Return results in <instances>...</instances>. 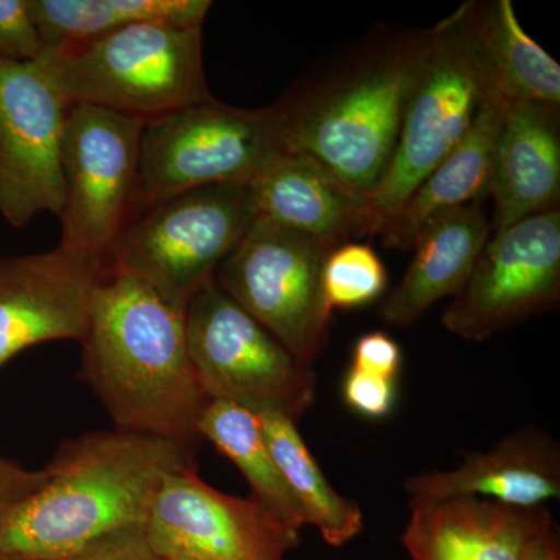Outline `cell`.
I'll list each match as a JSON object with an SVG mask.
<instances>
[{
  "instance_id": "3957f363",
  "label": "cell",
  "mask_w": 560,
  "mask_h": 560,
  "mask_svg": "<svg viewBox=\"0 0 560 560\" xmlns=\"http://www.w3.org/2000/svg\"><path fill=\"white\" fill-rule=\"evenodd\" d=\"M80 345L81 377L116 429L195 448L210 400L190 361L183 311L142 280L105 270Z\"/></svg>"
},
{
  "instance_id": "9c48e42d",
  "label": "cell",
  "mask_w": 560,
  "mask_h": 560,
  "mask_svg": "<svg viewBox=\"0 0 560 560\" xmlns=\"http://www.w3.org/2000/svg\"><path fill=\"white\" fill-rule=\"evenodd\" d=\"M326 243L257 215L215 272L217 285L312 366L329 340L323 270Z\"/></svg>"
},
{
  "instance_id": "603a6c76",
  "label": "cell",
  "mask_w": 560,
  "mask_h": 560,
  "mask_svg": "<svg viewBox=\"0 0 560 560\" xmlns=\"http://www.w3.org/2000/svg\"><path fill=\"white\" fill-rule=\"evenodd\" d=\"M261 430L283 480L300 503L307 525L330 547H345L363 530V512L324 477L296 422L278 412L259 415Z\"/></svg>"
},
{
  "instance_id": "7c38bea8",
  "label": "cell",
  "mask_w": 560,
  "mask_h": 560,
  "mask_svg": "<svg viewBox=\"0 0 560 560\" xmlns=\"http://www.w3.org/2000/svg\"><path fill=\"white\" fill-rule=\"evenodd\" d=\"M70 103L44 61H0V215L24 228L60 217L61 153Z\"/></svg>"
},
{
  "instance_id": "e0dca14e",
  "label": "cell",
  "mask_w": 560,
  "mask_h": 560,
  "mask_svg": "<svg viewBox=\"0 0 560 560\" xmlns=\"http://www.w3.org/2000/svg\"><path fill=\"white\" fill-rule=\"evenodd\" d=\"M550 512L458 497L410 501L401 544L411 560H525Z\"/></svg>"
},
{
  "instance_id": "ba28073f",
  "label": "cell",
  "mask_w": 560,
  "mask_h": 560,
  "mask_svg": "<svg viewBox=\"0 0 560 560\" xmlns=\"http://www.w3.org/2000/svg\"><path fill=\"white\" fill-rule=\"evenodd\" d=\"M187 350L209 400L296 422L315 404L316 375L217 285L202 287L184 312Z\"/></svg>"
},
{
  "instance_id": "8992f818",
  "label": "cell",
  "mask_w": 560,
  "mask_h": 560,
  "mask_svg": "<svg viewBox=\"0 0 560 560\" xmlns=\"http://www.w3.org/2000/svg\"><path fill=\"white\" fill-rule=\"evenodd\" d=\"M257 219L253 186L183 191L140 212L110 249L106 270L124 272L186 312Z\"/></svg>"
},
{
  "instance_id": "ac0fdd59",
  "label": "cell",
  "mask_w": 560,
  "mask_h": 560,
  "mask_svg": "<svg viewBox=\"0 0 560 560\" xmlns=\"http://www.w3.org/2000/svg\"><path fill=\"white\" fill-rule=\"evenodd\" d=\"M492 234L486 201L445 213L427 226L404 278L382 302L378 315L394 327H411L436 302L455 298L469 280Z\"/></svg>"
},
{
  "instance_id": "cb8c5ba5",
  "label": "cell",
  "mask_w": 560,
  "mask_h": 560,
  "mask_svg": "<svg viewBox=\"0 0 560 560\" xmlns=\"http://www.w3.org/2000/svg\"><path fill=\"white\" fill-rule=\"evenodd\" d=\"M198 433L242 471L250 495L261 501L291 528L307 525L300 503L283 480L265 440L259 415L223 400H210Z\"/></svg>"
},
{
  "instance_id": "7402d4cb",
  "label": "cell",
  "mask_w": 560,
  "mask_h": 560,
  "mask_svg": "<svg viewBox=\"0 0 560 560\" xmlns=\"http://www.w3.org/2000/svg\"><path fill=\"white\" fill-rule=\"evenodd\" d=\"M478 35L500 98L560 106L559 62L525 32L511 0L480 2Z\"/></svg>"
},
{
  "instance_id": "d6986e66",
  "label": "cell",
  "mask_w": 560,
  "mask_h": 560,
  "mask_svg": "<svg viewBox=\"0 0 560 560\" xmlns=\"http://www.w3.org/2000/svg\"><path fill=\"white\" fill-rule=\"evenodd\" d=\"M253 190L257 215L331 248L363 237L366 200L308 154L285 151Z\"/></svg>"
},
{
  "instance_id": "4dcf8cb0",
  "label": "cell",
  "mask_w": 560,
  "mask_h": 560,
  "mask_svg": "<svg viewBox=\"0 0 560 560\" xmlns=\"http://www.w3.org/2000/svg\"><path fill=\"white\" fill-rule=\"evenodd\" d=\"M525 560H560L558 530L551 517L534 534Z\"/></svg>"
},
{
  "instance_id": "277c9868",
  "label": "cell",
  "mask_w": 560,
  "mask_h": 560,
  "mask_svg": "<svg viewBox=\"0 0 560 560\" xmlns=\"http://www.w3.org/2000/svg\"><path fill=\"white\" fill-rule=\"evenodd\" d=\"M478 5L463 3L429 28L393 160L366 200L363 237L381 234L419 184L466 138L485 102L497 95L478 35Z\"/></svg>"
},
{
  "instance_id": "7a4b0ae2",
  "label": "cell",
  "mask_w": 560,
  "mask_h": 560,
  "mask_svg": "<svg viewBox=\"0 0 560 560\" xmlns=\"http://www.w3.org/2000/svg\"><path fill=\"white\" fill-rule=\"evenodd\" d=\"M429 31L378 27L275 103L285 151L368 200L388 172Z\"/></svg>"
},
{
  "instance_id": "44dd1931",
  "label": "cell",
  "mask_w": 560,
  "mask_h": 560,
  "mask_svg": "<svg viewBox=\"0 0 560 560\" xmlns=\"http://www.w3.org/2000/svg\"><path fill=\"white\" fill-rule=\"evenodd\" d=\"M44 50L102 38L136 24L202 27L209 0H27Z\"/></svg>"
},
{
  "instance_id": "52a82bcc",
  "label": "cell",
  "mask_w": 560,
  "mask_h": 560,
  "mask_svg": "<svg viewBox=\"0 0 560 560\" xmlns=\"http://www.w3.org/2000/svg\"><path fill=\"white\" fill-rule=\"evenodd\" d=\"M283 153L275 105L242 109L212 98L143 121L132 219L183 191L253 186Z\"/></svg>"
},
{
  "instance_id": "8fae6325",
  "label": "cell",
  "mask_w": 560,
  "mask_h": 560,
  "mask_svg": "<svg viewBox=\"0 0 560 560\" xmlns=\"http://www.w3.org/2000/svg\"><path fill=\"white\" fill-rule=\"evenodd\" d=\"M559 300L560 209H552L490 234L441 323L464 340L486 341L555 311Z\"/></svg>"
},
{
  "instance_id": "5bb4252c",
  "label": "cell",
  "mask_w": 560,
  "mask_h": 560,
  "mask_svg": "<svg viewBox=\"0 0 560 560\" xmlns=\"http://www.w3.org/2000/svg\"><path fill=\"white\" fill-rule=\"evenodd\" d=\"M105 267L68 250L0 259V368L49 341H83Z\"/></svg>"
},
{
  "instance_id": "6da1fadb",
  "label": "cell",
  "mask_w": 560,
  "mask_h": 560,
  "mask_svg": "<svg viewBox=\"0 0 560 560\" xmlns=\"http://www.w3.org/2000/svg\"><path fill=\"white\" fill-rule=\"evenodd\" d=\"M195 448L116 429L62 442L49 478L0 515V560H55L117 530L145 526L175 471L194 466Z\"/></svg>"
},
{
  "instance_id": "f546056e",
  "label": "cell",
  "mask_w": 560,
  "mask_h": 560,
  "mask_svg": "<svg viewBox=\"0 0 560 560\" xmlns=\"http://www.w3.org/2000/svg\"><path fill=\"white\" fill-rule=\"evenodd\" d=\"M47 478H49V471L46 467L28 470L16 460L0 455V515L35 493Z\"/></svg>"
},
{
  "instance_id": "83f0119b",
  "label": "cell",
  "mask_w": 560,
  "mask_h": 560,
  "mask_svg": "<svg viewBox=\"0 0 560 560\" xmlns=\"http://www.w3.org/2000/svg\"><path fill=\"white\" fill-rule=\"evenodd\" d=\"M55 560H162L151 548L145 526L117 530Z\"/></svg>"
},
{
  "instance_id": "d4e9b609",
  "label": "cell",
  "mask_w": 560,
  "mask_h": 560,
  "mask_svg": "<svg viewBox=\"0 0 560 560\" xmlns=\"http://www.w3.org/2000/svg\"><path fill=\"white\" fill-rule=\"evenodd\" d=\"M386 287L385 265L372 246L346 242L335 246L327 256L323 290L331 313L372 304L385 293Z\"/></svg>"
},
{
  "instance_id": "9a60e30c",
  "label": "cell",
  "mask_w": 560,
  "mask_h": 560,
  "mask_svg": "<svg viewBox=\"0 0 560 560\" xmlns=\"http://www.w3.org/2000/svg\"><path fill=\"white\" fill-rule=\"evenodd\" d=\"M410 501L475 497L533 510L560 497V453L540 430H522L488 452L466 456L456 469L427 471L405 482Z\"/></svg>"
},
{
  "instance_id": "5b68a950",
  "label": "cell",
  "mask_w": 560,
  "mask_h": 560,
  "mask_svg": "<svg viewBox=\"0 0 560 560\" xmlns=\"http://www.w3.org/2000/svg\"><path fill=\"white\" fill-rule=\"evenodd\" d=\"M62 95L143 121L212 101L202 27L136 24L102 38L44 50Z\"/></svg>"
},
{
  "instance_id": "4316f807",
  "label": "cell",
  "mask_w": 560,
  "mask_h": 560,
  "mask_svg": "<svg viewBox=\"0 0 560 560\" xmlns=\"http://www.w3.org/2000/svg\"><path fill=\"white\" fill-rule=\"evenodd\" d=\"M342 399L363 418H386L396 405V381L350 368L342 382Z\"/></svg>"
},
{
  "instance_id": "ffe728a7",
  "label": "cell",
  "mask_w": 560,
  "mask_h": 560,
  "mask_svg": "<svg viewBox=\"0 0 560 560\" xmlns=\"http://www.w3.org/2000/svg\"><path fill=\"white\" fill-rule=\"evenodd\" d=\"M504 101L492 95L481 106L466 138L419 184L399 212L381 231L390 249H415L430 223L452 210L489 198L493 150Z\"/></svg>"
},
{
  "instance_id": "f1b7e54d",
  "label": "cell",
  "mask_w": 560,
  "mask_h": 560,
  "mask_svg": "<svg viewBox=\"0 0 560 560\" xmlns=\"http://www.w3.org/2000/svg\"><path fill=\"white\" fill-rule=\"evenodd\" d=\"M401 364V350L396 340L383 331L363 335L353 348L352 368L378 377L397 381Z\"/></svg>"
},
{
  "instance_id": "30bf717a",
  "label": "cell",
  "mask_w": 560,
  "mask_h": 560,
  "mask_svg": "<svg viewBox=\"0 0 560 560\" xmlns=\"http://www.w3.org/2000/svg\"><path fill=\"white\" fill-rule=\"evenodd\" d=\"M143 120L72 103L62 136L60 248L105 267L135 217Z\"/></svg>"
},
{
  "instance_id": "4fadbf2b",
  "label": "cell",
  "mask_w": 560,
  "mask_h": 560,
  "mask_svg": "<svg viewBox=\"0 0 560 560\" xmlns=\"http://www.w3.org/2000/svg\"><path fill=\"white\" fill-rule=\"evenodd\" d=\"M145 529L162 560H285L300 545V530L261 501L213 489L195 467L167 477Z\"/></svg>"
},
{
  "instance_id": "2e32d148",
  "label": "cell",
  "mask_w": 560,
  "mask_h": 560,
  "mask_svg": "<svg viewBox=\"0 0 560 560\" xmlns=\"http://www.w3.org/2000/svg\"><path fill=\"white\" fill-rule=\"evenodd\" d=\"M560 106L504 102L489 198L492 232L559 209Z\"/></svg>"
},
{
  "instance_id": "484cf974",
  "label": "cell",
  "mask_w": 560,
  "mask_h": 560,
  "mask_svg": "<svg viewBox=\"0 0 560 560\" xmlns=\"http://www.w3.org/2000/svg\"><path fill=\"white\" fill-rule=\"evenodd\" d=\"M27 0H0V61H33L43 55Z\"/></svg>"
}]
</instances>
